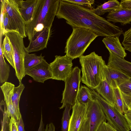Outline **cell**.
Listing matches in <instances>:
<instances>
[{"mask_svg":"<svg viewBox=\"0 0 131 131\" xmlns=\"http://www.w3.org/2000/svg\"><path fill=\"white\" fill-rule=\"evenodd\" d=\"M44 124L43 121L42 114H41V119L39 126L38 131H43L44 129Z\"/></svg>","mask_w":131,"mask_h":131,"instance_id":"ab89813d","label":"cell"},{"mask_svg":"<svg viewBox=\"0 0 131 131\" xmlns=\"http://www.w3.org/2000/svg\"><path fill=\"white\" fill-rule=\"evenodd\" d=\"M17 125L18 131H25L24 123L21 116L17 121Z\"/></svg>","mask_w":131,"mask_h":131,"instance_id":"f35d334b","label":"cell"},{"mask_svg":"<svg viewBox=\"0 0 131 131\" xmlns=\"http://www.w3.org/2000/svg\"><path fill=\"white\" fill-rule=\"evenodd\" d=\"M126 104L130 108L131 103V78L118 87Z\"/></svg>","mask_w":131,"mask_h":131,"instance_id":"f1b7e54d","label":"cell"},{"mask_svg":"<svg viewBox=\"0 0 131 131\" xmlns=\"http://www.w3.org/2000/svg\"><path fill=\"white\" fill-rule=\"evenodd\" d=\"M48 124L47 125L45 131H47Z\"/></svg>","mask_w":131,"mask_h":131,"instance_id":"b9f144b4","label":"cell"},{"mask_svg":"<svg viewBox=\"0 0 131 131\" xmlns=\"http://www.w3.org/2000/svg\"><path fill=\"white\" fill-rule=\"evenodd\" d=\"M122 8L126 9L131 10V0H123L120 2Z\"/></svg>","mask_w":131,"mask_h":131,"instance_id":"d590c367","label":"cell"},{"mask_svg":"<svg viewBox=\"0 0 131 131\" xmlns=\"http://www.w3.org/2000/svg\"><path fill=\"white\" fill-rule=\"evenodd\" d=\"M95 90L105 100L112 105L115 104L114 95L113 88L102 76L101 82Z\"/></svg>","mask_w":131,"mask_h":131,"instance_id":"ffe728a7","label":"cell"},{"mask_svg":"<svg viewBox=\"0 0 131 131\" xmlns=\"http://www.w3.org/2000/svg\"><path fill=\"white\" fill-rule=\"evenodd\" d=\"M97 131H118L106 121L103 122L100 125Z\"/></svg>","mask_w":131,"mask_h":131,"instance_id":"836d02e7","label":"cell"},{"mask_svg":"<svg viewBox=\"0 0 131 131\" xmlns=\"http://www.w3.org/2000/svg\"><path fill=\"white\" fill-rule=\"evenodd\" d=\"M128 125L130 130H131V109L129 110L124 114Z\"/></svg>","mask_w":131,"mask_h":131,"instance_id":"74e56055","label":"cell"},{"mask_svg":"<svg viewBox=\"0 0 131 131\" xmlns=\"http://www.w3.org/2000/svg\"><path fill=\"white\" fill-rule=\"evenodd\" d=\"M88 106L81 104L77 100L72 106V112L71 116L68 131H79L84 120L87 118Z\"/></svg>","mask_w":131,"mask_h":131,"instance_id":"8fae6325","label":"cell"},{"mask_svg":"<svg viewBox=\"0 0 131 131\" xmlns=\"http://www.w3.org/2000/svg\"><path fill=\"white\" fill-rule=\"evenodd\" d=\"M92 95L102 109L107 122L118 131H129L130 129L124 114L114 105L108 103L94 90L91 89Z\"/></svg>","mask_w":131,"mask_h":131,"instance_id":"8992f818","label":"cell"},{"mask_svg":"<svg viewBox=\"0 0 131 131\" xmlns=\"http://www.w3.org/2000/svg\"><path fill=\"white\" fill-rule=\"evenodd\" d=\"M68 3L72 4L82 7L93 9V5L94 4V0H63Z\"/></svg>","mask_w":131,"mask_h":131,"instance_id":"4dcf8cb0","label":"cell"},{"mask_svg":"<svg viewBox=\"0 0 131 131\" xmlns=\"http://www.w3.org/2000/svg\"><path fill=\"white\" fill-rule=\"evenodd\" d=\"M48 124L47 131H55V128L52 123H50Z\"/></svg>","mask_w":131,"mask_h":131,"instance_id":"60d3db41","label":"cell"},{"mask_svg":"<svg viewBox=\"0 0 131 131\" xmlns=\"http://www.w3.org/2000/svg\"><path fill=\"white\" fill-rule=\"evenodd\" d=\"M51 28H45L37 33L34 39L30 41L28 46L25 48L27 53L38 51L47 48L48 40L51 35Z\"/></svg>","mask_w":131,"mask_h":131,"instance_id":"4fadbf2b","label":"cell"},{"mask_svg":"<svg viewBox=\"0 0 131 131\" xmlns=\"http://www.w3.org/2000/svg\"><path fill=\"white\" fill-rule=\"evenodd\" d=\"M109 56L107 65L117 69L131 78V62L108 50Z\"/></svg>","mask_w":131,"mask_h":131,"instance_id":"9a60e30c","label":"cell"},{"mask_svg":"<svg viewBox=\"0 0 131 131\" xmlns=\"http://www.w3.org/2000/svg\"><path fill=\"white\" fill-rule=\"evenodd\" d=\"M94 100L91 92V89L85 85L80 86L77 100L79 103L86 106Z\"/></svg>","mask_w":131,"mask_h":131,"instance_id":"7402d4cb","label":"cell"},{"mask_svg":"<svg viewBox=\"0 0 131 131\" xmlns=\"http://www.w3.org/2000/svg\"><path fill=\"white\" fill-rule=\"evenodd\" d=\"M10 119V117L7 112L6 107H5L3 111L2 119H1V131H9V124Z\"/></svg>","mask_w":131,"mask_h":131,"instance_id":"d6a6232c","label":"cell"},{"mask_svg":"<svg viewBox=\"0 0 131 131\" xmlns=\"http://www.w3.org/2000/svg\"><path fill=\"white\" fill-rule=\"evenodd\" d=\"M10 72V67L5 62L1 47L0 53V82L3 84L7 82Z\"/></svg>","mask_w":131,"mask_h":131,"instance_id":"484cf974","label":"cell"},{"mask_svg":"<svg viewBox=\"0 0 131 131\" xmlns=\"http://www.w3.org/2000/svg\"><path fill=\"white\" fill-rule=\"evenodd\" d=\"M72 59L66 55H56L50 65L52 79L64 81L70 75L72 70Z\"/></svg>","mask_w":131,"mask_h":131,"instance_id":"9c48e42d","label":"cell"},{"mask_svg":"<svg viewBox=\"0 0 131 131\" xmlns=\"http://www.w3.org/2000/svg\"><path fill=\"white\" fill-rule=\"evenodd\" d=\"M98 36L94 32L80 27L73 28L65 48L66 55L72 60L83 55L91 43Z\"/></svg>","mask_w":131,"mask_h":131,"instance_id":"277c9868","label":"cell"},{"mask_svg":"<svg viewBox=\"0 0 131 131\" xmlns=\"http://www.w3.org/2000/svg\"><path fill=\"white\" fill-rule=\"evenodd\" d=\"M113 89L114 95V105L121 113L124 114L130 108L126 104L119 88Z\"/></svg>","mask_w":131,"mask_h":131,"instance_id":"d4e9b609","label":"cell"},{"mask_svg":"<svg viewBox=\"0 0 131 131\" xmlns=\"http://www.w3.org/2000/svg\"><path fill=\"white\" fill-rule=\"evenodd\" d=\"M130 109H131V103L130 104Z\"/></svg>","mask_w":131,"mask_h":131,"instance_id":"7bdbcfd3","label":"cell"},{"mask_svg":"<svg viewBox=\"0 0 131 131\" xmlns=\"http://www.w3.org/2000/svg\"><path fill=\"white\" fill-rule=\"evenodd\" d=\"M63 19L72 28H86L98 36L119 37L123 34L122 29L105 18L96 14L93 9H87L60 0L56 16Z\"/></svg>","mask_w":131,"mask_h":131,"instance_id":"6da1fadb","label":"cell"},{"mask_svg":"<svg viewBox=\"0 0 131 131\" xmlns=\"http://www.w3.org/2000/svg\"><path fill=\"white\" fill-rule=\"evenodd\" d=\"M87 117L89 124V131H97L101 124L106 120L102 109L94 99L88 106Z\"/></svg>","mask_w":131,"mask_h":131,"instance_id":"30bf717a","label":"cell"},{"mask_svg":"<svg viewBox=\"0 0 131 131\" xmlns=\"http://www.w3.org/2000/svg\"><path fill=\"white\" fill-rule=\"evenodd\" d=\"M1 48L4 56L14 69L15 66L12 50L8 40L6 36H5L3 39Z\"/></svg>","mask_w":131,"mask_h":131,"instance_id":"83f0119b","label":"cell"},{"mask_svg":"<svg viewBox=\"0 0 131 131\" xmlns=\"http://www.w3.org/2000/svg\"><path fill=\"white\" fill-rule=\"evenodd\" d=\"M81 66V82L90 89L94 90L100 84L103 69L106 65L101 56L95 52L79 58Z\"/></svg>","mask_w":131,"mask_h":131,"instance_id":"3957f363","label":"cell"},{"mask_svg":"<svg viewBox=\"0 0 131 131\" xmlns=\"http://www.w3.org/2000/svg\"><path fill=\"white\" fill-rule=\"evenodd\" d=\"M4 35L7 38L12 50L16 76L19 82H21L25 75L24 59L26 52L23 38L16 31L7 32Z\"/></svg>","mask_w":131,"mask_h":131,"instance_id":"5b68a950","label":"cell"},{"mask_svg":"<svg viewBox=\"0 0 131 131\" xmlns=\"http://www.w3.org/2000/svg\"><path fill=\"white\" fill-rule=\"evenodd\" d=\"M121 7L120 2L118 1L110 0L98 6L93 10L96 14L100 16L106 13H110Z\"/></svg>","mask_w":131,"mask_h":131,"instance_id":"44dd1931","label":"cell"},{"mask_svg":"<svg viewBox=\"0 0 131 131\" xmlns=\"http://www.w3.org/2000/svg\"><path fill=\"white\" fill-rule=\"evenodd\" d=\"M15 87L14 84L7 82L3 84L0 86L4 95L7 112L10 117L13 118L17 121L12 100Z\"/></svg>","mask_w":131,"mask_h":131,"instance_id":"2e32d148","label":"cell"},{"mask_svg":"<svg viewBox=\"0 0 131 131\" xmlns=\"http://www.w3.org/2000/svg\"><path fill=\"white\" fill-rule=\"evenodd\" d=\"M25 88L21 82H19V85L15 87L12 100L18 120L21 116L19 108V102L22 92Z\"/></svg>","mask_w":131,"mask_h":131,"instance_id":"603a6c76","label":"cell"},{"mask_svg":"<svg viewBox=\"0 0 131 131\" xmlns=\"http://www.w3.org/2000/svg\"><path fill=\"white\" fill-rule=\"evenodd\" d=\"M106 18L107 20L110 22L119 23L123 25L130 24L131 23V10L121 7L108 13Z\"/></svg>","mask_w":131,"mask_h":131,"instance_id":"e0dca14e","label":"cell"},{"mask_svg":"<svg viewBox=\"0 0 131 131\" xmlns=\"http://www.w3.org/2000/svg\"><path fill=\"white\" fill-rule=\"evenodd\" d=\"M1 6L5 10L15 30L23 38L26 37L25 22L19 8L17 0H1Z\"/></svg>","mask_w":131,"mask_h":131,"instance_id":"ba28073f","label":"cell"},{"mask_svg":"<svg viewBox=\"0 0 131 131\" xmlns=\"http://www.w3.org/2000/svg\"><path fill=\"white\" fill-rule=\"evenodd\" d=\"M79 131H89V124L87 118L83 123Z\"/></svg>","mask_w":131,"mask_h":131,"instance_id":"8d00e7d4","label":"cell"},{"mask_svg":"<svg viewBox=\"0 0 131 131\" xmlns=\"http://www.w3.org/2000/svg\"><path fill=\"white\" fill-rule=\"evenodd\" d=\"M44 56L42 54L37 56L35 53L30 54L26 52L24 59V66L25 71L29 69L41 62L44 60Z\"/></svg>","mask_w":131,"mask_h":131,"instance_id":"cb8c5ba5","label":"cell"},{"mask_svg":"<svg viewBox=\"0 0 131 131\" xmlns=\"http://www.w3.org/2000/svg\"><path fill=\"white\" fill-rule=\"evenodd\" d=\"M21 15L26 24L31 21L37 0H17Z\"/></svg>","mask_w":131,"mask_h":131,"instance_id":"d6986e66","label":"cell"},{"mask_svg":"<svg viewBox=\"0 0 131 131\" xmlns=\"http://www.w3.org/2000/svg\"><path fill=\"white\" fill-rule=\"evenodd\" d=\"M102 76L113 89L118 87L130 78L121 71L106 65L103 68Z\"/></svg>","mask_w":131,"mask_h":131,"instance_id":"5bb4252c","label":"cell"},{"mask_svg":"<svg viewBox=\"0 0 131 131\" xmlns=\"http://www.w3.org/2000/svg\"><path fill=\"white\" fill-rule=\"evenodd\" d=\"M124 38L122 44L125 50L131 52V27L123 34Z\"/></svg>","mask_w":131,"mask_h":131,"instance_id":"1f68e13d","label":"cell"},{"mask_svg":"<svg viewBox=\"0 0 131 131\" xmlns=\"http://www.w3.org/2000/svg\"><path fill=\"white\" fill-rule=\"evenodd\" d=\"M72 109V106L70 104H67L65 107L61 119L62 131H68Z\"/></svg>","mask_w":131,"mask_h":131,"instance_id":"f546056e","label":"cell"},{"mask_svg":"<svg viewBox=\"0 0 131 131\" xmlns=\"http://www.w3.org/2000/svg\"><path fill=\"white\" fill-rule=\"evenodd\" d=\"M60 0H37L31 19L25 24L26 34L29 41L44 28H51Z\"/></svg>","mask_w":131,"mask_h":131,"instance_id":"7a4b0ae2","label":"cell"},{"mask_svg":"<svg viewBox=\"0 0 131 131\" xmlns=\"http://www.w3.org/2000/svg\"><path fill=\"white\" fill-rule=\"evenodd\" d=\"M81 69L76 66L72 69L70 75L64 81L65 88L63 91L60 109L65 108L67 104L72 106L76 103L81 81Z\"/></svg>","mask_w":131,"mask_h":131,"instance_id":"52a82bcc","label":"cell"},{"mask_svg":"<svg viewBox=\"0 0 131 131\" xmlns=\"http://www.w3.org/2000/svg\"><path fill=\"white\" fill-rule=\"evenodd\" d=\"M25 74L31 77L35 81L42 83L52 78L50 64L45 59L38 64L25 71Z\"/></svg>","mask_w":131,"mask_h":131,"instance_id":"7c38bea8","label":"cell"},{"mask_svg":"<svg viewBox=\"0 0 131 131\" xmlns=\"http://www.w3.org/2000/svg\"><path fill=\"white\" fill-rule=\"evenodd\" d=\"M102 41L108 50L123 58L126 56L127 53L120 42L119 37H106Z\"/></svg>","mask_w":131,"mask_h":131,"instance_id":"ac0fdd59","label":"cell"},{"mask_svg":"<svg viewBox=\"0 0 131 131\" xmlns=\"http://www.w3.org/2000/svg\"><path fill=\"white\" fill-rule=\"evenodd\" d=\"M9 131H18L17 121L15 119L11 118L9 124Z\"/></svg>","mask_w":131,"mask_h":131,"instance_id":"e575fe53","label":"cell"},{"mask_svg":"<svg viewBox=\"0 0 131 131\" xmlns=\"http://www.w3.org/2000/svg\"><path fill=\"white\" fill-rule=\"evenodd\" d=\"M1 26L3 35H4L8 32L16 31L10 21L5 10L2 6H1Z\"/></svg>","mask_w":131,"mask_h":131,"instance_id":"4316f807","label":"cell"}]
</instances>
